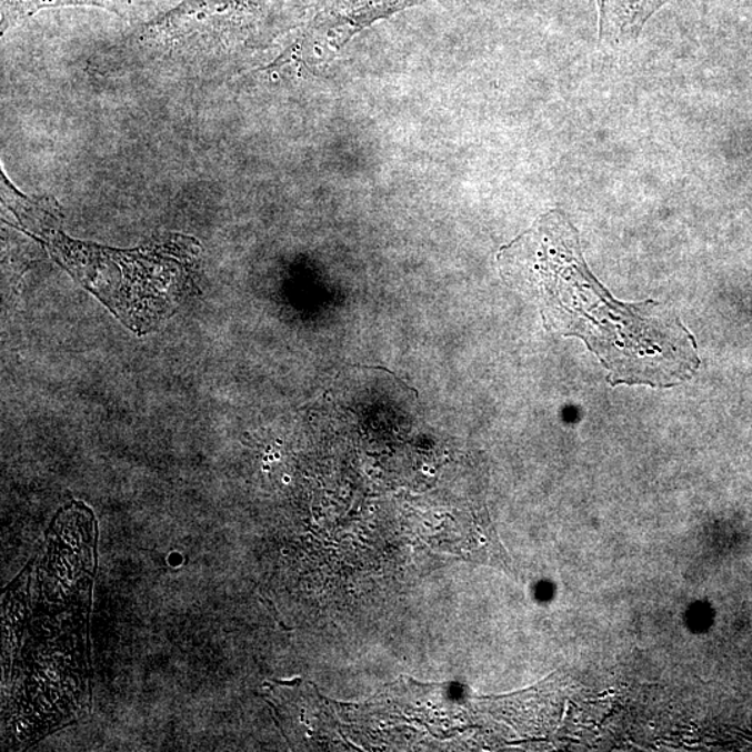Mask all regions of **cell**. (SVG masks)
<instances>
[{
	"label": "cell",
	"mask_w": 752,
	"mask_h": 752,
	"mask_svg": "<svg viewBox=\"0 0 752 752\" xmlns=\"http://www.w3.org/2000/svg\"><path fill=\"white\" fill-rule=\"evenodd\" d=\"M668 0H598L600 37L618 42L635 40L642 27Z\"/></svg>",
	"instance_id": "obj_2"
},
{
	"label": "cell",
	"mask_w": 752,
	"mask_h": 752,
	"mask_svg": "<svg viewBox=\"0 0 752 752\" xmlns=\"http://www.w3.org/2000/svg\"><path fill=\"white\" fill-rule=\"evenodd\" d=\"M501 260L535 288L549 331L583 339L612 387L671 388L699 370L694 334L655 300L614 299L586 268L578 230L562 213L540 219Z\"/></svg>",
	"instance_id": "obj_1"
}]
</instances>
